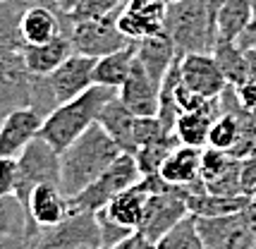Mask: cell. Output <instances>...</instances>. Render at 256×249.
<instances>
[{
    "instance_id": "1",
    "label": "cell",
    "mask_w": 256,
    "mask_h": 249,
    "mask_svg": "<svg viewBox=\"0 0 256 249\" xmlns=\"http://www.w3.org/2000/svg\"><path fill=\"white\" fill-rule=\"evenodd\" d=\"M120 154V144L98 122H94L60 151V190L67 196H74L96 180Z\"/></svg>"
},
{
    "instance_id": "2",
    "label": "cell",
    "mask_w": 256,
    "mask_h": 249,
    "mask_svg": "<svg viewBox=\"0 0 256 249\" xmlns=\"http://www.w3.org/2000/svg\"><path fill=\"white\" fill-rule=\"evenodd\" d=\"M112 96H118V89L94 84L84 94H79L70 101L60 103L53 113L44 118L41 136L50 142L58 151H62L67 144H72L84 130H89L94 122H98V113Z\"/></svg>"
},
{
    "instance_id": "3",
    "label": "cell",
    "mask_w": 256,
    "mask_h": 249,
    "mask_svg": "<svg viewBox=\"0 0 256 249\" xmlns=\"http://www.w3.org/2000/svg\"><path fill=\"white\" fill-rule=\"evenodd\" d=\"M166 32L175 44L178 58L211 53L218 38V20L206 0H175L168 2Z\"/></svg>"
},
{
    "instance_id": "4",
    "label": "cell",
    "mask_w": 256,
    "mask_h": 249,
    "mask_svg": "<svg viewBox=\"0 0 256 249\" xmlns=\"http://www.w3.org/2000/svg\"><path fill=\"white\" fill-rule=\"evenodd\" d=\"M98 124L108 132V134L120 144L122 151L134 154L139 146H144L146 142H151L154 136L160 132H168L160 124L158 115H136L132 113L120 96H112L110 101L100 108L98 113Z\"/></svg>"
},
{
    "instance_id": "5",
    "label": "cell",
    "mask_w": 256,
    "mask_h": 249,
    "mask_svg": "<svg viewBox=\"0 0 256 249\" xmlns=\"http://www.w3.org/2000/svg\"><path fill=\"white\" fill-rule=\"evenodd\" d=\"M139 180H142V170L136 166L134 154L122 151L91 184H86L74 196H70V208L72 211H91V214H96L110 202L115 194H120L122 190H127L130 184Z\"/></svg>"
},
{
    "instance_id": "6",
    "label": "cell",
    "mask_w": 256,
    "mask_h": 249,
    "mask_svg": "<svg viewBox=\"0 0 256 249\" xmlns=\"http://www.w3.org/2000/svg\"><path fill=\"white\" fill-rule=\"evenodd\" d=\"M120 10H122V8H120ZM120 10L110 12V14H106V17L77 20V22H70L65 17V32L70 34V38H72L74 53L100 58V56L112 53V50H118V48H122V46L132 44V41L120 32V26H118Z\"/></svg>"
},
{
    "instance_id": "7",
    "label": "cell",
    "mask_w": 256,
    "mask_h": 249,
    "mask_svg": "<svg viewBox=\"0 0 256 249\" xmlns=\"http://www.w3.org/2000/svg\"><path fill=\"white\" fill-rule=\"evenodd\" d=\"M98 216L91 211H70L65 220L36 232L34 249H100Z\"/></svg>"
},
{
    "instance_id": "8",
    "label": "cell",
    "mask_w": 256,
    "mask_h": 249,
    "mask_svg": "<svg viewBox=\"0 0 256 249\" xmlns=\"http://www.w3.org/2000/svg\"><path fill=\"white\" fill-rule=\"evenodd\" d=\"M17 166H20L17 196L22 199V204L29 199L34 187L46 182L60 184V151L41 134L24 146V151L17 156Z\"/></svg>"
},
{
    "instance_id": "9",
    "label": "cell",
    "mask_w": 256,
    "mask_h": 249,
    "mask_svg": "<svg viewBox=\"0 0 256 249\" xmlns=\"http://www.w3.org/2000/svg\"><path fill=\"white\" fill-rule=\"evenodd\" d=\"M187 214H190V208H187V190L184 187L170 184L163 192H151L139 232L144 235L151 247H158L160 238L170 232V228Z\"/></svg>"
},
{
    "instance_id": "10",
    "label": "cell",
    "mask_w": 256,
    "mask_h": 249,
    "mask_svg": "<svg viewBox=\"0 0 256 249\" xmlns=\"http://www.w3.org/2000/svg\"><path fill=\"white\" fill-rule=\"evenodd\" d=\"M199 235L204 240V249H254L256 235L244 211H234L228 216H196Z\"/></svg>"
},
{
    "instance_id": "11",
    "label": "cell",
    "mask_w": 256,
    "mask_h": 249,
    "mask_svg": "<svg viewBox=\"0 0 256 249\" xmlns=\"http://www.w3.org/2000/svg\"><path fill=\"white\" fill-rule=\"evenodd\" d=\"M32 80L34 74L24 62L22 50H0V118L32 106Z\"/></svg>"
},
{
    "instance_id": "12",
    "label": "cell",
    "mask_w": 256,
    "mask_h": 249,
    "mask_svg": "<svg viewBox=\"0 0 256 249\" xmlns=\"http://www.w3.org/2000/svg\"><path fill=\"white\" fill-rule=\"evenodd\" d=\"M166 0H124L118 26L130 41H142L166 32Z\"/></svg>"
},
{
    "instance_id": "13",
    "label": "cell",
    "mask_w": 256,
    "mask_h": 249,
    "mask_svg": "<svg viewBox=\"0 0 256 249\" xmlns=\"http://www.w3.org/2000/svg\"><path fill=\"white\" fill-rule=\"evenodd\" d=\"M65 32V12L50 0H29L20 14V38L24 46L46 44Z\"/></svg>"
},
{
    "instance_id": "14",
    "label": "cell",
    "mask_w": 256,
    "mask_h": 249,
    "mask_svg": "<svg viewBox=\"0 0 256 249\" xmlns=\"http://www.w3.org/2000/svg\"><path fill=\"white\" fill-rule=\"evenodd\" d=\"M94 65H96V58L72 53L60 68H56L50 74H44L58 106L94 86Z\"/></svg>"
},
{
    "instance_id": "15",
    "label": "cell",
    "mask_w": 256,
    "mask_h": 249,
    "mask_svg": "<svg viewBox=\"0 0 256 249\" xmlns=\"http://www.w3.org/2000/svg\"><path fill=\"white\" fill-rule=\"evenodd\" d=\"M44 118L34 110L32 106H24L0 118V156L17 158L24 146L41 134Z\"/></svg>"
},
{
    "instance_id": "16",
    "label": "cell",
    "mask_w": 256,
    "mask_h": 249,
    "mask_svg": "<svg viewBox=\"0 0 256 249\" xmlns=\"http://www.w3.org/2000/svg\"><path fill=\"white\" fill-rule=\"evenodd\" d=\"M180 77L182 82L201 94L204 98H216L228 86L213 53H187L180 58Z\"/></svg>"
},
{
    "instance_id": "17",
    "label": "cell",
    "mask_w": 256,
    "mask_h": 249,
    "mask_svg": "<svg viewBox=\"0 0 256 249\" xmlns=\"http://www.w3.org/2000/svg\"><path fill=\"white\" fill-rule=\"evenodd\" d=\"M36 228L26 214V206L17 194L0 196V249L10 247H29L34 249L36 242Z\"/></svg>"
},
{
    "instance_id": "18",
    "label": "cell",
    "mask_w": 256,
    "mask_h": 249,
    "mask_svg": "<svg viewBox=\"0 0 256 249\" xmlns=\"http://www.w3.org/2000/svg\"><path fill=\"white\" fill-rule=\"evenodd\" d=\"M120 101L136 115H158V103H160V82H156L146 68L134 56L132 70L127 74L124 84L118 89Z\"/></svg>"
},
{
    "instance_id": "19",
    "label": "cell",
    "mask_w": 256,
    "mask_h": 249,
    "mask_svg": "<svg viewBox=\"0 0 256 249\" xmlns=\"http://www.w3.org/2000/svg\"><path fill=\"white\" fill-rule=\"evenodd\" d=\"M24 206H26V214H29L36 230L58 226L72 211L70 208V196L60 190V184H53V182L34 187L29 199L24 202Z\"/></svg>"
},
{
    "instance_id": "20",
    "label": "cell",
    "mask_w": 256,
    "mask_h": 249,
    "mask_svg": "<svg viewBox=\"0 0 256 249\" xmlns=\"http://www.w3.org/2000/svg\"><path fill=\"white\" fill-rule=\"evenodd\" d=\"M148 187L144 184V180L130 184L127 190H122L120 194H115L108 204L100 208V214H106L112 223L130 230H139L142 218L146 211V202H148Z\"/></svg>"
},
{
    "instance_id": "21",
    "label": "cell",
    "mask_w": 256,
    "mask_h": 249,
    "mask_svg": "<svg viewBox=\"0 0 256 249\" xmlns=\"http://www.w3.org/2000/svg\"><path fill=\"white\" fill-rule=\"evenodd\" d=\"M201 151L204 146L178 144L158 170L160 178L172 187H192L204 182L201 180Z\"/></svg>"
},
{
    "instance_id": "22",
    "label": "cell",
    "mask_w": 256,
    "mask_h": 249,
    "mask_svg": "<svg viewBox=\"0 0 256 249\" xmlns=\"http://www.w3.org/2000/svg\"><path fill=\"white\" fill-rule=\"evenodd\" d=\"M24 62L32 74H50L56 68H60L67 58L74 53V46L67 32H62L60 36L46 41V44L36 46H24Z\"/></svg>"
},
{
    "instance_id": "23",
    "label": "cell",
    "mask_w": 256,
    "mask_h": 249,
    "mask_svg": "<svg viewBox=\"0 0 256 249\" xmlns=\"http://www.w3.org/2000/svg\"><path fill=\"white\" fill-rule=\"evenodd\" d=\"M220 115V98H208V101L187 110L180 115L178 124H175V134H178L180 144H190V146H206L208 139V130H211L213 120Z\"/></svg>"
},
{
    "instance_id": "24",
    "label": "cell",
    "mask_w": 256,
    "mask_h": 249,
    "mask_svg": "<svg viewBox=\"0 0 256 249\" xmlns=\"http://www.w3.org/2000/svg\"><path fill=\"white\" fill-rule=\"evenodd\" d=\"M136 60L146 68V72L154 77L156 82H163L166 72L170 70V65L178 60L175 53V44L168 36V32H160L156 36H148L136 41Z\"/></svg>"
},
{
    "instance_id": "25",
    "label": "cell",
    "mask_w": 256,
    "mask_h": 249,
    "mask_svg": "<svg viewBox=\"0 0 256 249\" xmlns=\"http://www.w3.org/2000/svg\"><path fill=\"white\" fill-rule=\"evenodd\" d=\"M134 56H136V41L122 46L118 50H112L108 56L96 58L94 65V84L100 86H110V89H120L132 70Z\"/></svg>"
},
{
    "instance_id": "26",
    "label": "cell",
    "mask_w": 256,
    "mask_h": 249,
    "mask_svg": "<svg viewBox=\"0 0 256 249\" xmlns=\"http://www.w3.org/2000/svg\"><path fill=\"white\" fill-rule=\"evenodd\" d=\"M213 58L218 62L220 72L225 74V82L230 86H240L242 82L249 80V60H246V50L237 44L234 38H223L218 36L213 44Z\"/></svg>"
},
{
    "instance_id": "27",
    "label": "cell",
    "mask_w": 256,
    "mask_h": 249,
    "mask_svg": "<svg viewBox=\"0 0 256 249\" xmlns=\"http://www.w3.org/2000/svg\"><path fill=\"white\" fill-rule=\"evenodd\" d=\"M252 204L249 196H228V194H216L208 190L187 194V208L190 214L199 216V218H211V216H228L234 211H244Z\"/></svg>"
},
{
    "instance_id": "28",
    "label": "cell",
    "mask_w": 256,
    "mask_h": 249,
    "mask_svg": "<svg viewBox=\"0 0 256 249\" xmlns=\"http://www.w3.org/2000/svg\"><path fill=\"white\" fill-rule=\"evenodd\" d=\"M180 144V139L175 132H160L158 136H154L151 142H146L144 146H139L134 151L136 166L142 170V175H156L163 160L170 156V151Z\"/></svg>"
},
{
    "instance_id": "29",
    "label": "cell",
    "mask_w": 256,
    "mask_h": 249,
    "mask_svg": "<svg viewBox=\"0 0 256 249\" xmlns=\"http://www.w3.org/2000/svg\"><path fill=\"white\" fill-rule=\"evenodd\" d=\"M252 12L254 0H223L218 10V36L237 41L252 20Z\"/></svg>"
},
{
    "instance_id": "30",
    "label": "cell",
    "mask_w": 256,
    "mask_h": 249,
    "mask_svg": "<svg viewBox=\"0 0 256 249\" xmlns=\"http://www.w3.org/2000/svg\"><path fill=\"white\" fill-rule=\"evenodd\" d=\"M29 0H0V50L17 48L22 50L20 38V14Z\"/></svg>"
},
{
    "instance_id": "31",
    "label": "cell",
    "mask_w": 256,
    "mask_h": 249,
    "mask_svg": "<svg viewBox=\"0 0 256 249\" xmlns=\"http://www.w3.org/2000/svg\"><path fill=\"white\" fill-rule=\"evenodd\" d=\"M158 249H204V240L199 235V226H196V216L187 214L184 218H180L175 226L170 228V232H166Z\"/></svg>"
},
{
    "instance_id": "32",
    "label": "cell",
    "mask_w": 256,
    "mask_h": 249,
    "mask_svg": "<svg viewBox=\"0 0 256 249\" xmlns=\"http://www.w3.org/2000/svg\"><path fill=\"white\" fill-rule=\"evenodd\" d=\"M124 5V0H79L77 5L70 12H65V17L70 22L77 20H96V17H106L110 12L120 10Z\"/></svg>"
},
{
    "instance_id": "33",
    "label": "cell",
    "mask_w": 256,
    "mask_h": 249,
    "mask_svg": "<svg viewBox=\"0 0 256 249\" xmlns=\"http://www.w3.org/2000/svg\"><path fill=\"white\" fill-rule=\"evenodd\" d=\"M232 158L234 156H230V154L223 151V148L204 146V151H201V180H204V184L216 180V178L230 166Z\"/></svg>"
},
{
    "instance_id": "34",
    "label": "cell",
    "mask_w": 256,
    "mask_h": 249,
    "mask_svg": "<svg viewBox=\"0 0 256 249\" xmlns=\"http://www.w3.org/2000/svg\"><path fill=\"white\" fill-rule=\"evenodd\" d=\"M17 182H20V166H17V158L0 156V196L17 194Z\"/></svg>"
},
{
    "instance_id": "35",
    "label": "cell",
    "mask_w": 256,
    "mask_h": 249,
    "mask_svg": "<svg viewBox=\"0 0 256 249\" xmlns=\"http://www.w3.org/2000/svg\"><path fill=\"white\" fill-rule=\"evenodd\" d=\"M240 182H242V194L254 199L256 196V154H249L240 158Z\"/></svg>"
},
{
    "instance_id": "36",
    "label": "cell",
    "mask_w": 256,
    "mask_h": 249,
    "mask_svg": "<svg viewBox=\"0 0 256 249\" xmlns=\"http://www.w3.org/2000/svg\"><path fill=\"white\" fill-rule=\"evenodd\" d=\"M234 94H237V98L240 103L244 106L246 110H256V80L254 77H249L246 82H242L240 86H234Z\"/></svg>"
},
{
    "instance_id": "37",
    "label": "cell",
    "mask_w": 256,
    "mask_h": 249,
    "mask_svg": "<svg viewBox=\"0 0 256 249\" xmlns=\"http://www.w3.org/2000/svg\"><path fill=\"white\" fill-rule=\"evenodd\" d=\"M237 44L242 48H256V0H254V12H252V20L246 24V29L240 34Z\"/></svg>"
},
{
    "instance_id": "38",
    "label": "cell",
    "mask_w": 256,
    "mask_h": 249,
    "mask_svg": "<svg viewBox=\"0 0 256 249\" xmlns=\"http://www.w3.org/2000/svg\"><path fill=\"white\" fill-rule=\"evenodd\" d=\"M246 50V60H249V77L256 80V48H244Z\"/></svg>"
},
{
    "instance_id": "39",
    "label": "cell",
    "mask_w": 256,
    "mask_h": 249,
    "mask_svg": "<svg viewBox=\"0 0 256 249\" xmlns=\"http://www.w3.org/2000/svg\"><path fill=\"white\" fill-rule=\"evenodd\" d=\"M244 214H246V220H249V226H252V230H254V235H256V202H252V204L246 206Z\"/></svg>"
},
{
    "instance_id": "40",
    "label": "cell",
    "mask_w": 256,
    "mask_h": 249,
    "mask_svg": "<svg viewBox=\"0 0 256 249\" xmlns=\"http://www.w3.org/2000/svg\"><path fill=\"white\" fill-rule=\"evenodd\" d=\"M79 0H62V2H60V10L62 12H70L72 10V8H74V5H77Z\"/></svg>"
},
{
    "instance_id": "41",
    "label": "cell",
    "mask_w": 256,
    "mask_h": 249,
    "mask_svg": "<svg viewBox=\"0 0 256 249\" xmlns=\"http://www.w3.org/2000/svg\"><path fill=\"white\" fill-rule=\"evenodd\" d=\"M166 2H175V0H166Z\"/></svg>"
},
{
    "instance_id": "42",
    "label": "cell",
    "mask_w": 256,
    "mask_h": 249,
    "mask_svg": "<svg viewBox=\"0 0 256 249\" xmlns=\"http://www.w3.org/2000/svg\"><path fill=\"white\" fill-rule=\"evenodd\" d=\"M252 202H256V196H254V199H252Z\"/></svg>"
}]
</instances>
